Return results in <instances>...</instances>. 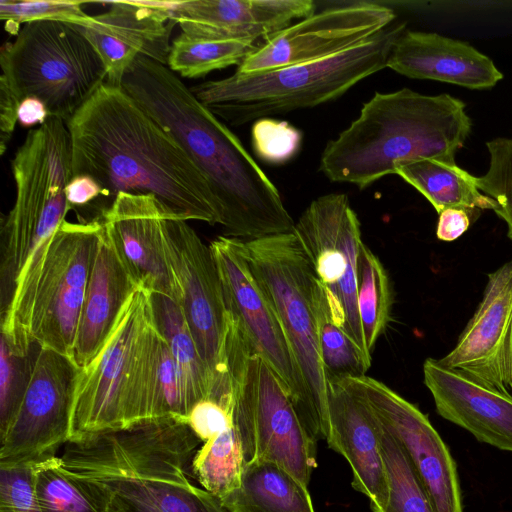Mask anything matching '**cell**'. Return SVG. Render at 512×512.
Returning <instances> with one entry per match:
<instances>
[{
  "label": "cell",
  "mask_w": 512,
  "mask_h": 512,
  "mask_svg": "<svg viewBox=\"0 0 512 512\" xmlns=\"http://www.w3.org/2000/svg\"><path fill=\"white\" fill-rule=\"evenodd\" d=\"M66 124L72 174L92 177L107 209L120 193L152 194L188 220L220 224L204 174L121 86L104 82Z\"/></svg>",
  "instance_id": "6da1fadb"
},
{
  "label": "cell",
  "mask_w": 512,
  "mask_h": 512,
  "mask_svg": "<svg viewBox=\"0 0 512 512\" xmlns=\"http://www.w3.org/2000/svg\"><path fill=\"white\" fill-rule=\"evenodd\" d=\"M121 87L204 174L218 201L225 236L251 240L293 231L295 222L273 182L168 66L139 57Z\"/></svg>",
  "instance_id": "7a4b0ae2"
},
{
  "label": "cell",
  "mask_w": 512,
  "mask_h": 512,
  "mask_svg": "<svg viewBox=\"0 0 512 512\" xmlns=\"http://www.w3.org/2000/svg\"><path fill=\"white\" fill-rule=\"evenodd\" d=\"M465 107L445 93L424 95L409 88L376 92L359 116L326 144L319 171L330 181L364 189L395 174L400 164L455 156L472 128Z\"/></svg>",
  "instance_id": "3957f363"
},
{
  "label": "cell",
  "mask_w": 512,
  "mask_h": 512,
  "mask_svg": "<svg viewBox=\"0 0 512 512\" xmlns=\"http://www.w3.org/2000/svg\"><path fill=\"white\" fill-rule=\"evenodd\" d=\"M200 442L185 422L164 419L68 442L61 459L73 473L151 512H228L188 477Z\"/></svg>",
  "instance_id": "277c9868"
},
{
  "label": "cell",
  "mask_w": 512,
  "mask_h": 512,
  "mask_svg": "<svg viewBox=\"0 0 512 512\" xmlns=\"http://www.w3.org/2000/svg\"><path fill=\"white\" fill-rule=\"evenodd\" d=\"M406 30L391 24L371 40L336 56L269 71L239 73L206 81L193 94L232 126L334 100L366 77L387 67L394 43Z\"/></svg>",
  "instance_id": "5b68a950"
},
{
  "label": "cell",
  "mask_w": 512,
  "mask_h": 512,
  "mask_svg": "<svg viewBox=\"0 0 512 512\" xmlns=\"http://www.w3.org/2000/svg\"><path fill=\"white\" fill-rule=\"evenodd\" d=\"M225 361L244 463H275L308 486L317 466V441L280 379L229 317Z\"/></svg>",
  "instance_id": "8992f818"
},
{
  "label": "cell",
  "mask_w": 512,
  "mask_h": 512,
  "mask_svg": "<svg viewBox=\"0 0 512 512\" xmlns=\"http://www.w3.org/2000/svg\"><path fill=\"white\" fill-rule=\"evenodd\" d=\"M156 331L150 292L139 287L101 351L80 368L69 442L140 425L142 380Z\"/></svg>",
  "instance_id": "52a82bcc"
},
{
  "label": "cell",
  "mask_w": 512,
  "mask_h": 512,
  "mask_svg": "<svg viewBox=\"0 0 512 512\" xmlns=\"http://www.w3.org/2000/svg\"><path fill=\"white\" fill-rule=\"evenodd\" d=\"M0 84L21 102L41 100L66 123L106 81L104 64L74 24L34 21L0 49Z\"/></svg>",
  "instance_id": "ba28073f"
},
{
  "label": "cell",
  "mask_w": 512,
  "mask_h": 512,
  "mask_svg": "<svg viewBox=\"0 0 512 512\" xmlns=\"http://www.w3.org/2000/svg\"><path fill=\"white\" fill-rule=\"evenodd\" d=\"M256 279L271 302L301 372L311 409L313 438L329 439L327 380L313 305L316 275L293 231L243 240Z\"/></svg>",
  "instance_id": "9c48e42d"
},
{
  "label": "cell",
  "mask_w": 512,
  "mask_h": 512,
  "mask_svg": "<svg viewBox=\"0 0 512 512\" xmlns=\"http://www.w3.org/2000/svg\"><path fill=\"white\" fill-rule=\"evenodd\" d=\"M173 210L165 220L166 250L180 292L179 305L210 371L214 387L210 398L230 392L226 372L227 310L219 270L210 245Z\"/></svg>",
  "instance_id": "30bf717a"
},
{
  "label": "cell",
  "mask_w": 512,
  "mask_h": 512,
  "mask_svg": "<svg viewBox=\"0 0 512 512\" xmlns=\"http://www.w3.org/2000/svg\"><path fill=\"white\" fill-rule=\"evenodd\" d=\"M101 229L100 219L65 220L54 234L33 297L32 342L72 356Z\"/></svg>",
  "instance_id": "8fae6325"
},
{
  "label": "cell",
  "mask_w": 512,
  "mask_h": 512,
  "mask_svg": "<svg viewBox=\"0 0 512 512\" xmlns=\"http://www.w3.org/2000/svg\"><path fill=\"white\" fill-rule=\"evenodd\" d=\"M210 247L219 270L228 316L280 379L313 438L311 409L301 372L276 312L250 268L243 239L219 236Z\"/></svg>",
  "instance_id": "7c38bea8"
},
{
  "label": "cell",
  "mask_w": 512,
  "mask_h": 512,
  "mask_svg": "<svg viewBox=\"0 0 512 512\" xmlns=\"http://www.w3.org/2000/svg\"><path fill=\"white\" fill-rule=\"evenodd\" d=\"M293 232L317 279L343 307L347 334L372 359L358 309V258L364 242L347 195L330 193L313 200L295 222Z\"/></svg>",
  "instance_id": "4fadbf2b"
},
{
  "label": "cell",
  "mask_w": 512,
  "mask_h": 512,
  "mask_svg": "<svg viewBox=\"0 0 512 512\" xmlns=\"http://www.w3.org/2000/svg\"><path fill=\"white\" fill-rule=\"evenodd\" d=\"M79 372L71 357L41 346L21 405L0 436V465L38 462L69 442Z\"/></svg>",
  "instance_id": "5bb4252c"
},
{
  "label": "cell",
  "mask_w": 512,
  "mask_h": 512,
  "mask_svg": "<svg viewBox=\"0 0 512 512\" xmlns=\"http://www.w3.org/2000/svg\"><path fill=\"white\" fill-rule=\"evenodd\" d=\"M338 380L368 406L401 445L435 512H463L456 463L427 415L390 387L367 375Z\"/></svg>",
  "instance_id": "9a60e30c"
},
{
  "label": "cell",
  "mask_w": 512,
  "mask_h": 512,
  "mask_svg": "<svg viewBox=\"0 0 512 512\" xmlns=\"http://www.w3.org/2000/svg\"><path fill=\"white\" fill-rule=\"evenodd\" d=\"M395 18L391 8L375 3L323 10L264 41L236 72L269 71L336 56L371 40Z\"/></svg>",
  "instance_id": "2e32d148"
},
{
  "label": "cell",
  "mask_w": 512,
  "mask_h": 512,
  "mask_svg": "<svg viewBox=\"0 0 512 512\" xmlns=\"http://www.w3.org/2000/svg\"><path fill=\"white\" fill-rule=\"evenodd\" d=\"M439 362L512 396V260L488 275L482 300Z\"/></svg>",
  "instance_id": "e0dca14e"
},
{
  "label": "cell",
  "mask_w": 512,
  "mask_h": 512,
  "mask_svg": "<svg viewBox=\"0 0 512 512\" xmlns=\"http://www.w3.org/2000/svg\"><path fill=\"white\" fill-rule=\"evenodd\" d=\"M175 1H112L107 11L76 25L101 58L107 83L121 86L139 57L167 66Z\"/></svg>",
  "instance_id": "ac0fdd59"
},
{
  "label": "cell",
  "mask_w": 512,
  "mask_h": 512,
  "mask_svg": "<svg viewBox=\"0 0 512 512\" xmlns=\"http://www.w3.org/2000/svg\"><path fill=\"white\" fill-rule=\"evenodd\" d=\"M173 210L152 194L120 193L99 219L140 286L179 303L164 232Z\"/></svg>",
  "instance_id": "d6986e66"
},
{
  "label": "cell",
  "mask_w": 512,
  "mask_h": 512,
  "mask_svg": "<svg viewBox=\"0 0 512 512\" xmlns=\"http://www.w3.org/2000/svg\"><path fill=\"white\" fill-rule=\"evenodd\" d=\"M311 0L175 1L172 19L183 33L204 40H267L314 14Z\"/></svg>",
  "instance_id": "ffe728a7"
},
{
  "label": "cell",
  "mask_w": 512,
  "mask_h": 512,
  "mask_svg": "<svg viewBox=\"0 0 512 512\" xmlns=\"http://www.w3.org/2000/svg\"><path fill=\"white\" fill-rule=\"evenodd\" d=\"M423 376L441 417L478 441L512 453V396L485 387L434 358L424 361Z\"/></svg>",
  "instance_id": "44dd1931"
},
{
  "label": "cell",
  "mask_w": 512,
  "mask_h": 512,
  "mask_svg": "<svg viewBox=\"0 0 512 512\" xmlns=\"http://www.w3.org/2000/svg\"><path fill=\"white\" fill-rule=\"evenodd\" d=\"M329 448L352 469V486L370 500L372 512L382 509L387 488L377 421L368 406L338 379L327 380Z\"/></svg>",
  "instance_id": "7402d4cb"
},
{
  "label": "cell",
  "mask_w": 512,
  "mask_h": 512,
  "mask_svg": "<svg viewBox=\"0 0 512 512\" xmlns=\"http://www.w3.org/2000/svg\"><path fill=\"white\" fill-rule=\"evenodd\" d=\"M139 287L102 224L71 356L79 368L87 366L101 351Z\"/></svg>",
  "instance_id": "603a6c76"
},
{
  "label": "cell",
  "mask_w": 512,
  "mask_h": 512,
  "mask_svg": "<svg viewBox=\"0 0 512 512\" xmlns=\"http://www.w3.org/2000/svg\"><path fill=\"white\" fill-rule=\"evenodd\" d=\"M387 67L413 79L490 89L502 78L494 62L466 42L433 32L405 30L390 52Z\"/></svg>",
  "instance_id": "cb8c5ba5"
},
{
  "label": "cell",
  "mask_w": 512,
  "mask_h": 512,
  "mask_svg": "<svg viewBox=\"0 0 512 512\" xmlns=\"http://www.w3.org/2000/svg\"><path fill=\"white\" fill-rule=\"evenodd\" d=\"M220 500L228 512H315L308 486L269 461L244 463L239 486Z\"/></svg>",
  "instance_id": "d4e9b609"
},
{
  "label": "cell",
  "mask_w": 512,
  "mask_h": 512,
  "mask_svg": "<svg viewBox=\"0 0 512 512\" xmlns=\"http://www.w3.org/2000/svg\"><path fill=\"white\" fill-rule=\"evenodd\" d=\"M395 174L417 189L439 214L447 208L491 209L496 202L482 194L474 176L460 168L455 156L419 159L400 164Z\"/></svg>",
  "instance_id": "484cf974"
},
{
  "label": "cell",
  "mask_w": 512,
  "mask_h": 512,
  "mask_svg": "<svg viewBox=\"0 0 512 512\" xmlns=\"http://www.w3.org/2000/svg\"><path fill=\"white\" fill-rule=\"evenodd\" d=\"M154 320L176 363L188 409L210 398L214 382L203 362L179 303L150 292Z\"/></svg>",
  "instance_id": "4316f807"
},
{
  "label": "cell",
  "mask_w": 512,
  "mask_h": 512,
  "mask_svg": "<svg viewBox=\"0 0 512 512\" xmlns=\"http://www.w3.org/2000/svg\"><path fill=\"white\" fill-rule=\"evenodd\" d=\"M34 491L42 512H108L106 487L68 470L57 455L35 462Z\"/></svg>",
  "instance_id": "83f0119b"
},
{
  "label": "cell",
  "mask_w": 512,
  "mask_h": 512,
  "mask_svg": "<svg viewBox=\"0 0 512 512\" xmlns=\"http://www.w3.org/2000/svg\"><path fill=\"white\" fill-rule=\"evenodd\" d=\"M187 416L188 409L176 363L157 328L145 369L140 425L164 419L185 422Z\"/></svg>",
  "instance_id": "f1b7e54d"
},
{
  "label": "cell",
  "mask_w": 512,
  "mask_h": 512,
  "mask_svg": "<svg viewBox=\"0 0 512 512\" xmlns=\"http://www.w3.org/2000/svg\"><path fill=\"white\" fill-rule=\"evenodd\" d=\"M313 305L326 380L366 375L372 359L367 357L335 318L325 286L313 285Z\"/></svg>",
  "instance_id": "f546056e"
},
{
  "label": "cell",
  "mask_w": 512,
  "mask_h": 512,
  "mask_svg": "<svg viewBox=\"0 0 512 512\" xmlns=\"http://www.w3.org/2000/svg\"><path fill=\"white\" fill-rule=\"evenodd\" d=\"M259 45L243 40H204L181 32L172 42L167 66L186 78H200L232 65H240Z\"/></svg>",
  "instance_id": "4dcf8cb0"
},
{
  "label": "cell",
  "mask_w": 512,
  "mask_h": 512,
  "mask_svg": "<svg viewBox=\"0 0 512 512\" xmlns=\"http://www.w3.org/2000/svg\"><path fill=\"white\" fill-rule=\"evenodd\" d=\"M243 467V450L235 423L204 442L190 466L201 487L219 499L239 486Z\"/></svg>",
  "instance_id": "1f68e13d"
},
{
  "label": "cell",
  "mask_w": 512,
  "mask_h": 512,
  "mask_svg": "<svg viewBox=\"0 0 512 512\" xmlns=\"http://www.w3.org/2000/svg\"><path fill=\"white\" fill-rule=\"evenodd\" d=\"M375 419L387 488L385 505L376 512H435L430 497L405 451L376 417Z\"/></svg>",
  "instance_id": "d6a6232c"
},
{
  "label": "cell",
  "mask_w": 512,
  "mask_h": 512,
  "mask_svg": "<svg viewBox=\"0 0 512 512\" xmlns=\"http://www.w3.org/2000/svg\"><path fill=\"white\" fill-rule=\"evenodd\" d=\"M392 303L388 273L380 259L363 243L358 258V309L371 355L390 321Z\"/></svg>",
  "instance_id": "836d02e7"
},
{
  "label": "cell",
  "mask_w": 512,
  "mask_h": 512,
  "mask_svg": "<svg viewBox=\"0 0 512 512\" xmlns=\"http://www.w3.org/2000/svg\"><path fill=\"white\" fill-rule=\"evenodd\" d=\"M41 346L35 342L31 349L20 354L1 334L0 346V436L16 415L27 387Z\"/></svg>",
  "instance_id": "e575fe53"
},
{
  "label": "cell",
  "mask_w": 512,
  "mask_h": 512,
  "mask_svg": "<svg viewBox=\"0 0 512 512\" xmlns=\"http://www.w3.org/2000/svg\"><path fill=\"white\" fill-rule=\"evenodd\" d=\"M486 146L489 168L483 176H474V182L496 202L494 212L507 224V236L512 240V138H496Z\"/></svg>",
  "instance_id": "d590c367"
},
{
  "label": "cell",
  "mask_w": 512,
  "mask_h": 512,
  "mask_svg": "<svg viewBox=\"0 0 512 512\" xmlns=\"http://www.w3.org/2000/svg\"><path fill=\"white\" fill-rule=\"evenodd\" d=\"M80 1H0V18L5 21V29L17 35L19 25L34 21H59L82 25L89 18Z\"/></svg>",
  "instance_id": "8d00e7d4"
},
{
  "label": "cell",
  "mask_w": 512,
  "mask_h": 512,
  "mask_svg": "<svg viewBox=\"0 0 512 512\" xmlns=\"http://www.w3.org/2000/svg\"><path fill=\"white\" fill-rule=\"evenodd\" d=\"M251 139L259 158L279 164L290 160L298 152L302 135L287 122L267 117L253 123Z\"/></svg>",
  "instance_id": "74e56055"
},
{
  "label": "cell",
  "mask_w": 512,
  "mask_h": 512,
  "mask_svg": "<svg viewBox=\"0 0 512 512\" xmlns=\"http://www.w3.org/2000/svg\"><path fill=\"white\" fill-rule=\"evenodd\" d=\"M34 464L0 465V512H42L34 491Z\"/></svg>",
  "instance_id": "f35d334b"
},
{
  "label": "cell",
  "mask_w": 512,
  "mask_h": 512,
  "mask_svg": "<svg viewBox=\"0 0 512 512\" xmlns=\"http://www.w3.org/2000/svg\"><path fill=\"white\" fill-rule=\"evenodd\" d=\"M185 423L204 443L234 425L233 403L224 405L210 398L201 400L191 409Z\"/></svg>",
  "instance_id": "ab89813d"
},
{
  "label": "cell",
  "mask_w": 512,
  "mask_h": 512,
  "mask_svg": "<svg viewBox=\"0 0 512 512\" xmlns=\"http://www.w3.org/2000/svg\"><path fill=\"white\" fill-rule=\"evenodd\" d=\"M99 184L85 174L72 176L66 187V198L70 209L86 207L101 196Z\"/></svg>",
  "instance_id": "60d3db41"
},
{
  "label": "cell",
  "mask_w": 512,
  "mask_h": 512,
  "mask_svg": "<svg viewBox=\"0 0 512 512\" xmlns=\"http://www.w3.org/2000/svg\"><path fill=\"white\" fill-rule=\"evenodd\" d=\"M470 226V218L464 209L447 208L439 213L436 236L441 241L451 242L463 235Z\"/></svg>",
  "instance_id": "b9f144b4"
},
{
  "label": "cell",
  "mask_w": 512,
  "mask_h": 512,
  "mask_svg": "<svg viewBox=\"0 0 512 512\" xmlns=\"http://www.w3.org/2000/svg\"><path fill=\"white\" fill-rule=\"evenodd\" d=\"M49 118L45 104L35 97L23 99L18 108L17 119L24 128L42 125Z\"/></svg>",
  "instance_id": "7bdbcfd3"
},
{
  "label": "cell",
  "mask_w": 512,
  "mask_h": 512,
  "mask_svg": "<svg viewBox=\"0 0 512 512\" xmlns=\"http://www.w3.org/2000/svg\"><path fill=\"white\" fill-rule=\"evenodd\" d=\"M105 487L107 489L108 512H151L139 502L107 486Z\"/></svg>",
  "instance_id": "ee69618b"
}]
</instances>
